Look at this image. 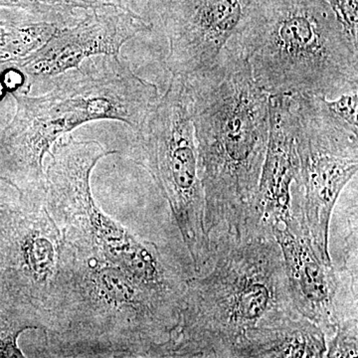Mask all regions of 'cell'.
Here are the masks:
<instances>
[{
    "label": "cell",
    "instance_id": "6da1fadb",
    "mask_svg": "<svg viewBox=\"0 0 358 358\" xmlns=\"http://www.w3.org/2000/svg\"><path fill=\"white\" fill-rule=\"evenodd\" d=\"M209 240L248 225L267 150L268 95L232 42L186 77Z\"/></svg>",
    "mask_w": 358,
    "mask_h": 358
},
{
    "label": "cell",
    "instance_id": "7a4b0ae2",
    "mask_svg": "<svg viewBox=\"0 0 358 358\" xmlns=\"http://www.w3.org/2000/svg\"><path fill=\"white\" fill-rule=\"evenodd\" d=\"M180 308L115 264L63 239L38 357H152L178 327Z\"/></svg>",
    "mask_w": 358,
    "mask_h": 358
},
{
    "label": "cell",
    "instance_id": "3957f363",
    "mask_svg": "<svg viewBox=\"0 0 358 358\" xmlns=\"http://www.w3.org/2000/svg\"><path fill=\"white\" fill-rule=\"evenodd\" d=\"M210 243L211 268L188 278L178 327L152 357H232L254 327L296 312L272 231L224 232Z\"/></svg>",
    "mask_w": 358,
    "mask_h": 358
},
{
    "label": "cell",
    "instance_id": "277c9868",
    "mask_svg": "<svg viewBox=\"0 0 358 358\" xmlns=\"http://www.w3.org/2000/svg\"><path fill=\"white\" fill-rule=\"evenodd\" d=\"M230 42L268 96L357 92L358 48L326 0H259Z\"/></svg>",
    "mask_w": 358,
    "mask_h": 358
},
{
    "label": "cell",
    "instance_id": "5b68a950",
    "mask_svg": "<svg viewBox=\"0 0 358 358\" xmlns=\"http://www.w3.org/2000/svg\"><path fill=\"white\" fill-rule=\"evenodd\" d=\"M47 166L46 205L63 239L71 246L121 267L162 298L181 303L186 278L157 248L141 241L101 210L92 195L90 179L107 150L95 141L61 138L51 148Z\"/></svg>",
    "mask_w": 358,
    "mask_h": 358
},
{
    "label": "cell",
    "instance_id": "8992f818",
    "mask_svg": "<svg viewBox=\"0 0 358 358\" xmlns=\"http://www.w3.org/2000/svg\"><path fill=\"white\" fill-rule=\"evenodd\" d=\"M185 77H171L169 88L136 131L134 160L152 174L169 202L197 273L211 262L204 227V194Z\"/></svg>",
    "mask_w": 358,
    "mask_h": 358
},
{
    "label": "cell",
    "instance_id": "52a82bcc",
    "mask_svg": "<svg viewBox=\"0 0 358 358\" xmlns=\"http://www.w3.org/2000/svg\"><path fill=\"white\" fill-rule=\"evenodd\" d=\"M296 141L303 190L300 208L315 253L334 266L329 226L339 195L358 171V138L353 129L327 106L326 96H294Z\"/></svg>",
    "mask_w": 358,
    "mask_h": 358
},
{
    "label": "cell",
    "instance_id": "ba28073f",
    "mask_svg": "<svg viewBox=\"0 0 358 358\" xmlns=\"http://www.w3.org/2000/svg\"><path fill=\"white\" fill-rule=\"evenodd\" d=\"M49 80L50 91L43 95L13 93L15 115L0 138V178L20 192L46 188L45 155L73 129L101 119L91 89L78 73Z\"/></svg>",
    "mask_w": 358,
    "mask_h": 358
},
{
    "label": "cell",
    "instance_id": "9c48e42d",
    "mask_svg": "<svg viewBox=\"0 0 358 358\" xmlns=\"http://www.w3.org/2000/svg\"><path fill=\"white\" fill-rule=\"evenodd\" d=\"M1 219L0 249L9 270L7 299L34 310L43 329L63 244L62 233L47 209L46 188L20 192V204L1 212Z\"/></svg>",
    "mask_w": 358,
    "mask_h": 358
},
{
    "label": "cell",
    "instance_id": "30bf717a",
    "mask_svg": "<svg viewBox=\"0 0 358 358\" xmlns=\"http://www.w3.org/2000/svg\"><path fill=\"white\" fill-rule=\"evenodd\" d=\"M272 232L281 249L294 310L331 338L357 305V289L341 271L320 260L298 203L293 204L292 218Z\"/></svg>",
    "mask_w": 358,
    "mask_h": 358
},
{
    "label": "cell",
    "instance_id": "8fae6325",
    "mask_svg": "<svg viewBox=\"0 0 358 358\" xmlns=\"http://www.w3.org/2000/svg\"><path fill=\"white\" fill-rule=\"evenodd\" d=\"M259 0H167L162 20L169 70L188 77L210 66L243 27Z\"/></svg>",
    "mask_w": 358,
    "mask_h": 358
},
{
    "label": "cell",
    "instance_id": "7c38bea8",
    "mask_svg": "<svg viewBox=\"0 0 358 358\" xmlns=\"http://www.w3.org/2000/svg\"><path fill=\"white\" fill-rule=\"evenodd\" d=\"M152 26L127 10H103L87 16L72 28H60L48 41L18 62L11 64L26 82L47 81L96 56H119L122 45Z\"/></svg>",
    "mask_w": 358,
    "mask_h": 358
},
{
    "label": "cell",
    "instance_id": "4fadbf2b",
    "mask_svg": "<svg viewBox=\"0 0 358 358\" xmlns=\"http://www.w3.org/2000/svg\"><path fill=\"white\" fill-rule=\"evenodd\" d=\"M270 129L251 218L247 227L268 229L293 216L292 185L300 182L294 96H268ZM246 227V228H247Z\"/></svg>",
    "mask_w": 358,
    "mask_h": 358
},
{
    "label": "cell",
    "instance_id": "5bb4252c",
    "mask_svg": "<svg viewBox=\"0 0 358 358\" xmlns=\"http://www.w3.org/2000/svg\"><path fill=\"white\" fill-rule=\"evenodd\" d=\"M326 334L315 322L296 312L265 320L246 334L232 357H324Z\"/></svg>",
    "mask_w": 358,
    "mask_h": 358
},
{
    "label": "cell",
    "instance_id": "9a60e30c",
    "mask_svg": "<svg viewBox=\"0 0 358 358\" xmlns=\"http://www.w3.org/2000/svg\"><path fill=\"white\" fill-rule=\"evenodd\" d=\"M54 23L0 21V65L14 64L38 50L60 29Z\"/></svg>",
    "mask_w": 358,
    "mask_h": 358
},
{
    "label": "cell",
    "instance_id": "2e32d148",
    "mask_svg": "<svg viewBox=\"0 0 358 358\" xmlns=\"http://www.w3.org/2000/svg\"><path fill=\"white\" fill-rule=\"evenodd\" d=\"M103 2V0H0V4L21 7L61 28L72 20L75 9L100 6Z\"/></svg>",
    "mask_w": 358,
    "mask_h": 358
},
{
    "label": "cell",
    "instance_id": "e0dca14e",
    "mask_svg": "<svg viewBox=\"0 0 358 358\" xmlns=\"http://www.w3.org/2000/svg\"><path fill=\"white\" fill-rule=\"evenodd\" d=\"M357 319L343 320L336 333L327 338L326 357L331 358L353 357L358 355Z\"/></svg>",
    "mask_w": 358,
    "mask_h": 358
},
{
    "label": "cell",
    "instance_id": "ac0fdd59",
    "mask_svg": "<svg viewBox=\"0 0 358 358\" xmlns=\"http://www.w3.org/2000/svg\"><path fill=\"white\" fill-rule=\"evenodd\" d=\"M350 42L358 48L357 0H326Z\"/></svg>",
    "mask_w": 358,
    "mask_h": 358
},
{
    "label": "cell",
    "instance_id": "d6986e66",
    "mask_svg": "<svg viewBox=\"0 0 358 358\" xmlns=\"http://www.w3.org/2000/svg\"><path fill=\"white\" fill-rule=\"evenodd\" d=\"M357 92H352V93L343 94V95L339 96L336 100L329 101V99L326 100L327 107L336 117L343 120L346 124H350L353 129H357Z\"/></svg>",
    "mask_w": 358,
    "mask_h": 358
}]
</instances>
